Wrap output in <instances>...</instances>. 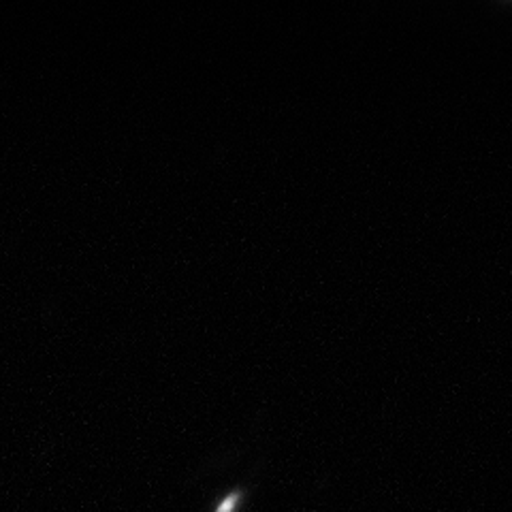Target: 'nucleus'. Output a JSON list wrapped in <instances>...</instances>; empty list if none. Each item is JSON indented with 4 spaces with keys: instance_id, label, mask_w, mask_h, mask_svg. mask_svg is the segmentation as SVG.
Segmentation results:
<instances>
[{
    "instance_id": "nucleus-1",
    "label": "nucleus",
    "mask_w": 512,
    "mask_h": 512,
    "mask_svg": "<svg viewBox=\"0 0 512 512\" xmlns=\"http://www.w3.org/2000/svg\"><path fill=\"white\" fill-rule=\"evenodd\" d=\"M233 504H235V498H231L227 504H224V506H220V512H229L231 508H233Z\"/></svg>"
}]
</instances>
